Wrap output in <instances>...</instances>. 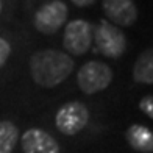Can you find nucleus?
<instances>
[{
    "instance_id": "12",
    "label": "nucleus",
    "mask_w": 153,
    "mask_h": 153,
    "mask_svg": "<svg viewBox=\"0 0 153 153\" xmlns=\"http://www.w3.org/2000/svg\"><path fill=\"white\" fill-rule=\"evenodd\" d=\"M139 109L153 120V95H145L139 100Z\"/></svg>"
},
{
    "instance_id": "9",
    "label": "nucleus",
    "mask_w": 153,
    "mask_h": 153,
    "mask_svg": "<svg viewBox=\"0 0 153 153\" xmlns=\"http://www.w3.org/2000/svg\"><path fill=\"white\" fill-rule=\"evenodd\" d=\"M125 139L133 150L139 153H153V131L145 125H130L125 131Z\"/></svg>"
},
{
    "instance_id": "2",
    "label": "nucleus",
    "mask_w": 153,
    "mask_h": 153,
    "mask_svg": "<svg viewBox=\"0 0 153 153\" xmlns=\"http://www.w3.org/2000/svg\"><path fill=\"white\" fill-rule=\"evenodd\" d=\"M92 41L95 44V52L106 58H120L127 48V38L122 28L113 25L106 19L100 20L94 30Z\"/></svg>"
},
{
    "instance_id": "14",
    "label": "nucleus",
    "mask_w": 153,
    "mask_h": 153,
    "mask_svg": "<svg viewBox=\"0 0 153 153\" xmlns=\"http://www.w3.org/2000/svg\"><path fill=\"white\" fill-rule=\"evenodd\" d=\"M71 2H72L75 6H80V8H86V6L94 5L97 0H71Z\"/></svg>"
},
{
    "instance_id": "1",
    "label": "nucleus",
    "mask_w": 153,
    "mask_h": 153,
    "mask_svg": "<svg viewBox=\"0 0 153 153\" xmlns=\"http://www.w3.org/2000/svg\"><path fill=\"white\" fill-rule=\"evenodd\" d=\"M74 59L71 55L55 48H42L31 55L30 74L33 81L41 88H55L74 72Z\"/></svg>"
},
{
    "instance_id": "15",
    "label": "nucleus",
    "mask_w": 153,
    "mask_h": 153,
    "mask_svg": "<svg viewBox=\"0 0 153 153\" xmlns=\"http://www.w3.org/2000/svg\"><path fill=\"white\" fill-rule=\"evenodd\" d=\"M0 10H2V3H0Z\"/></svg>"
},
{
    "instance_id": "11",
    "label": "nucleus",
    "mask_w": 153,
    "mask_h": 153,
    "mask_svg": "<svg viewBox=\"0 0 153 153\" xmlns=\"http://www.w3.org/2000/svg\"><path fill=\"white\" fill-rule=\"evenodd\" d=\"M19 141V128L10 120H0V153H13Z\"/></svg>"
},
{
    "instance_id": "3",
    "label": "nucleus",
    "mask_w": 153,
    "mask_h": 153,
    "mask_svg": "<svg viewBox=\"0 0 153 153\" xmlns=\"http://www.w3.org/2000/svg\"><path fill=\"white\" fill-rule=\"evenodd\" d=\"M113 81V71L102 61H88L76 72V85L85 94H95L106 89Z\"/></svg>"
},
{
    "instance_id": "8",
    "label": "nucleus",
    "mask_w": 153,
    "mask_h": 153,
    "mask_svg": "<svg viewBox=\"0 0 153 153\" xmlns=\"http://www.w3.org/2000/svg\"><path fill=\"white\" fill-rule=\"evenodd\" d=\"M24 153H61L56 139L41 128H30L20 139Z\"/></svg>"
},
{
    "instance_id": "7",
    "label": "nucleus",
    "mask_w": 153,
    "mask_h": 153,
    "mask_svg": "<svg viewBox=\"0 0 153 153\" xmlns=\"http://www.w3.org/2000/svg\"><path fill=\"white\" fill-rule=\"evenodd\" d=\"M106 20L116 27H131L137 19L134 0H102Z\"/></svg>"
},
{
    "instance_id": "13",
    "label": "nucleus",
    "mask_w": 153,
    "mask_h": 153,
    "mask_svg": "<svg viewBox=\"0 0 153 153\" xmlns=\"http://www.w3.org/2000/svg\"><path fill=\"white\" fill-rule=\"evenodd\" d=\"M11 53V45L8 41H5L3 38H0V67H2L10 58Z\"/></svg>"
},
{
    "instance_id": "4",
    "label": "nucleus",
    "mask_w": 153,
    "mask_h": 153,
    "mask_svg": "<svg viewBox=\"0 0 153 153\" xmlns=\"http://www.w3.org/2000/svg\"><path fill=\"white\" fill-rule=\"evenodd\" d=\"M89 122V109L81 102H67L56 113V128L66 136H75Z\"/></svg>"
},
{
    "instance_id": "10",
    "label": "nucleus",
    "mask_w": 153,
    "mask_h": 153,
    "mask_svg": "<svg viewBox=\"0 0 153 153\" xmlns=\"http://www.w3.org/2000/svg\"><path fill=\"white\" fill-rule=\"evenodd\" d=\"M133 78L142 85H153V47L141 52L133 66Z\"/></svg>"
},
{
    "instance_id": "6",
    "label": "nucleus",
    "mask_w": 153,
    "mask_h": 153,
    "mask_svg": "<svg viewBox=\"0 0 153 153\" xmlns=\"http://www.w3.org/2000/svg\"><path fill=\"white\" fill-rule=\"evenodd\" d=\"M67 14L69 10L64 2L52 0L42 5L34 14V28L42 34H53L66 24Z\"/></svg>"
},
{
    "instance_id": "5",
    "label": "nucleus",
    "mask_w": 153,
    "mask_h": 153,
    "mask_svg": "<svg viewBox=\"0 0 153 153\" xmlns=\"http://www.w3.org/2000/svg\"><path fill=\"white\" fill-rule=\"evenodd\" d=\"M94 30L92 25L83 19L71 20L62 34V45L67 53L72 55H85L92 44Z\"/></svg>"
}]
</instances>
